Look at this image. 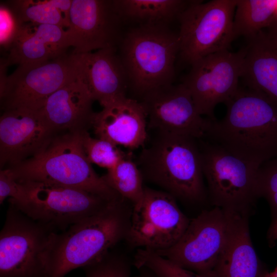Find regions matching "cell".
Segmentation results:
<instances>
[{
	"label": "cell",
	"mask_w": 277,
	"mask_h": 277,
	"mask_svg": "<svg viewBox=\"0 0 277 277\" xmlns=\"http://www.w3.org/2000/svg\"><path fill=\"white\" fill-rule=\"evenodd\" d=\"M225 116L209 119L204 137L235 156L259 165L277 157V103L240 87L225 103Z\"/></svg>",
	"instance_id": "6da1fadb"
},
{
	"label": "cell",
	"mask_w": 277,
	"mask_h": 277,
	"mask_svg": "<svg viewBox=\"0 0 277 277\" xmlns=\"http://www.w3.org/2000/svg\"><path fill=\"white\" fill-rule=\"evenodd\" d=\"M132 204L119 196L102 210L55 233L47 257L46 277H63L103 258L128 235Z\"/></svg>",
	"instance_id": "7a4b0ae2"
},
{
	"label": "cell",
	"mask_w": 277,
	"mask_h": 277,
	"mask_svg": "<svg viewBox=\"0 0 277 277\" xmlns=\"http://www.w3.org/2000/svg\"><path fill=\"white\" fill-rule=\"evenodd\" d=\"M144 181L153 184L176 199L190 203L208 200L198 139L157 132L136 162Z\"/></svg>",
	"instance_id": "3957f363"
},
{
	"label": "cell",
	"mask_w": 277,
	"mask_h": 277,
	"mask_svg": "<svg viewBox=\"0 0 277 277\" xmlns=\"http://www.w3.org/2000/svg\"><path fill=\"white\" fill-rule=\"evenodd\" d=\"M82 131L57 133L40 152L9 168L15 180L74 187L110 200L120 196L93 169L83 148Z\"/></svg>",
	"instance_id": "277c9868"
},
{
	"label": "cell",
	"mask_w": 277,
	"mask_h": 277,
	"mask_svg": "<svg viewBox=\"0 0 277 277\" xmlns=\"http://www.w3.org/2000/svg\"><path fill=\"white\" fill-rule=\"evenodd\" d=\"M118 47L129 88L140 99L173 84L180 42L168 26L137 25L123 35Z\"/></svg>",
	"instance_id": "5b68a950"
},
{
	"label": "cell",
	"mask_w": 277,
	"mask_h": 277,
	"mask_svg": "<svg viewBox=\"0 0 277 277\" xmlns=\"http://www.w3.org/2000/svg\"><path fill=\"white\" fill-rule=\"evenodd\" d=\"M208 200L213 206L250 215L256 200L260 165L235 156L205 138L198 139Z\"/></svg>",
	"instance_id": "8992f818"
},
{
	"label": "cell",
	"mask_w": 277,
	"mask_h": 277,
	"mask_svg": "<svg viewBox=\"0 0 277 277\" xmlns=\"http://www.w3.org/2000/svg\"><path fill=\"white\" fill-rule=\"evenodd\" d=\"M18 182L22 187V197L18 201L9 203L56 233L98 213L114 200L69 186L33 181Z\"/></svg>",
	"instance_id": "52a82bcc"
},
{
	"label": "cell",
	"mask_w": 277,
	"mask_h": 277,
	"mask_svg": "<svg viewBox=\"0 0 277 277\" xmlns=\"http://www.w3.org/2000/svg\"><path fill=\"white\" fill-rule=\"evenodd\" d=\"M8 67L1 62L0 97L4 111L40 110L51 95L80 77L76 55L72 52L42 63L17 66L9 75Z\"/></svg>",
	"instance_id": "ba28073f"
},
{
	"label": "cell",
	"mask_w": 277,
	"mask_h": 277,
	"mask_svg": "<svg viewBox=\"0 0 277 277\" xmlns=\"http://www.w3.org/2000/svg\"><path fill=\"white\" fill-rule=\"evenodd\" d=\"M236 0L191 1L181 13L178 57L191 65L208 55L228 50L235 39L233 19Z\"/></svg>",
	"instance_id": "9c48e42d"
},
{
	"label": "cell",
	"mask_w": 277,
	"mask_h": 277,
	"mask_svg": "<svg viewBox=\"0 0 277 277\" xmlns=\"http://www.w3.org/2000/svg\"><path fill=\"white\" fill-rule=\"evenodd\" d=\"M55 233L9 203L0 232V277H46Z\"/></svg>",
	"instance_id": "30bf717a"
},
{
	"label": "cell",
	"mask_w": 277,
	"mask_h": 277,
	"mask_svg": "<svg viewBox=\"0 0 277 277\" xmlns=\"http://www.w3.org/2000/svg\"><path fill=\"white\" fill-rule=\"evenodd\" d=\"M236 213L219 207L204 210L190 220L174 245L155 252L184 268L211 277Z\"/></svg>",
	"instance_id": "8fae6325"
},
{
	"label": "cell",
	"mask_w": 277,
	"mask_h": 277,
	"mask_svg": "<svg viewBox=\"0 0 277 277\" xmlns=\"http://www.w3.org/2000/svg\"><path fill=\"white\" fill-rule=\"evenodd\" d=\"M190 221L179 208L174 197L164 191L145 186L142 203L133 207L125 242L132 249L164 250L179 240Z\"/></svg>",
	"instance_id": "7c38bea8"
},
{
	"label": "cell",
	"mask_w": 277,
	"mask_h": 277,
	"mask_svg": "<svg viewBox=\"0 0 277 277\" xmlns=\"http://www.w3.org/2000/svg\"><path fill=\"white\" fill-rule=\"evenodd\" d=\"M244 52L221 51L197 61L191 65L182 83L189 91L202 116L214 120L217 105L225 103L238 90L243 71Z\"/></svg>",
	"instance_id": "4fadbf2b"
},
{
	"label": "cell",
	"mask_w": 277,
	"mask_h": 277,
	"mask_svg": "<svg viewBox=\"0 0 277 277\" xmlns=\"http://www.w3.org/2000/svg\"><path fill=\"white\" fill-rule=\"evenodd\" d=\"M140 101L145 110L149 128L157 132L196 139L205 137L209 119L200 114L189 91L182 83L153 90Z\"/></svg>",
	"instance_id": "5bb4252c"
},
{
	"label": "cell",
	"mask_w": 277,
	"mask_h": 277,
	"mask_svg": "<svg viewBox=\"0 0 277 277\" xmlns=\"http://www.w3.org/2000/svg\"><path fill=\"white\" fill-rule=\"evenodd\" d=\"M123 23L113 0H72L67 29L72 52L116 48L123 36Z\"/></svg>",
	"instance_id": "9a60e30c"
},
{
	"label": "cell",
	"mask_w": 277,
	"mask_h": 277,
	"mask_svg": "<svg viewBox=\"0 0 277 277\" xmlns=\"http://www.w3.org/2000/svg\"><path fill=\"white\" fill-rule=\"evenodd\" d=\"M57 133L39 110L4 111L0 118V166L14 167L45 149Z\"/></svg>",
	"instance_id": "2e32d148"
},
{
	"label": "cell",
	"mask_w": 277,
	"mask_h": 277,
	"mask_svg": "<svg viewBox=\"0 0 277 277\" xmlns=\"http://www.w3.org/2000/svg\"><path fill=\"white\" fill-rule=\"evenodd\" d=\"M147 115L141 102L127 96L103 107L92 121L96 137L132 150L148 138Z\"/></svg>",
	"instance_id": "e0dca14e"
},
{
	"label": "cell",
	"mask_w": 277,
	"mask_h": 277,
	"mask_svg": "<svg viewBox=\"0 0 277 277\" xmlns=\"http://www.w3.org/2000/svg\"><path fill=\"white\" fill-rule=\"evenodd\" d=\"M75 54L81 77L94 101L104 107L127 96L128 77L116 48Z\"/></svg>",
	"instance_id": "ac0fdd59"
},
{
	"label": "cell",
	"mask_w": 277,
	"mask_h": 277,
	"mask_svg": "<svg viewBox=\"0 0 277 277\" xmlns=\"http://www.w3.org/2000/svg\"><path fill=\"white\" fill-rule=\"evenodd\" d=\"M94 101L80 77L51 95L39 111L56 132L82 131L91 126Z\"/></svg>",
	"instance_id": "d6986e66"
},
{
	"label": "cell",
	"mask_w": 277,
	"mask_h": 277,
	"mask_svg": "<svg viewBox=\"0 0 277 277\" xmlns=\"http://www.w3.org/2000/svg\"><path fill=\"white\" fill-rule=\"evenodd\" d=\"M69 47L67 29L56 25L27 23L4 59L8 66L36 65L65 55Z\"/></svg>",
	"instance_id": "ffe728a7"
},
{
	"label": "cell",
	"mask_w": 277,
	"mask_h": 277,
	"mask_svg": "<svg viewBox=\"0 0 277 277\" xmlns=\"http://www.w3.org/2000/svg\"><path fill=\"white\" fill-rule=\"evenodd\" d=\"M249 215L236 213L211 277H266L250 238Z\"/></svg>",
	"instance_id": "44dd1931"
},
{
	"label": "cell",
	"mask_w": 277,
	"mask_h": 277,
	"mask_svg": "<svg viewBox=\"0 0 277 277\" xmlns=\"http://www.w3.org/2000/svg\"><path fill=\"white\" fill-rule=\"evenodd\" d=\"M248 42L241 78L246 87L277 103V36L262 30Z\"/></svg>",
	"instance_id": "7402d4cb"
},
{
	"label": "cell",
	"mask_w": 277,
	"mask_h": 277,
	"mask_svg": "<svg viewBox=\"0 0 277 277\" xmlns=\"http://www.w3.org/2000/svg\"><path fill=\"white\" fill-rule=\"evenodd\" d=\"M191 1L113 0L115 9L122 21L138 25H168L177 19Z\"/></svg>",
	"instance_id": "603a6c76"
},
{
	"label": "cell",
	"mask_w": 277,
	"mask_h": 277,
	"mask_svg": "<svg viewBox=\"0 0 277 277\" xmlns=\"http://www.w3.org/2000/svg\"><path fill=\"white\" fill-rule=\"evenodd\" d=\"M277 14V0H236L233 19L235 38L247 40L268 29Z\"/></svg>",
	"instance_id": "cb8c5ba5"
},
{
	"label": "cell",
	"mask_w": 277,
	"mask_h": 277,
	"mask_svg": "<svg viewBox=\"0 0 277 277\" xmlns=\"http://www.w3.org/2000/svg\"><path fill=\"white\" fill-rule=\"evenodd\" d=\"M72 0H13L8 5L24 24L53 25L67 29Z\"/></svg>",
	"instance_id": "d4e9b609"
},
{
	"label": "cell",
	"mask_w": 277,
	"mask_h": 277,
	"mask_svg": "<svg viewBox=\"0 0 277 277\" xmlns=\"http://www.w3.org/2000/svg\"><path fill=\"white\" fill-rule=\"evenodd\" d=\"M102 176L111 188L133 207L141 204L144 194V179L130 152H126L113 168Z\"/></svg>",
	"instance_id": "484cf974"
},
{
	"label": "cell",
	"mask_w": 277,
	"mask_h": 277,
	"mask_svg": "<svg viewBox=\"0 0 277 277\" xmlns=\"http://www.w3.org/2000/svg\"><path fill=\"white\" fill-rule=\"evenodd\" d=\"M117 246L99 260L83 267L86 277H132L133 259L118 250Z\"/></svg>",
	"instance_id": "4316f807"
},
{
	"label": "cell",
	"mask_w": 277,
	"mask_h": 277,
	"mask_svg": "<svg viewBox=\"0 0 277 277\" xmlns=\"http://www.w3.org/2000/svg\"><path fill=\"white\" fill-rule=\"evenodd\" d=\"M133 262L137 269L146 267L158 277H205L184 268L149 249H136Z\"/></svg>",
	"instance_id": "83f0119b"
},
{
	"label": "cell",
	"mask_w": 277,
	"mask_h": 277,
	"mask_svg": "<svg viewBox=\"0 0 277 277\" xmlns=\"http://www.w3.org/2000/svg\"><path fill=\"white\" fill-rule=\"evenodd\" d=\"M82 137L83 148L89 162L107 170L113 168L126 153L107 140L92 137L86 130L82 132Z\"/></svg>",
	"instance_id": "f1b7e54d"
},
{
	"label": "cell",
	"mask_w": 277,
	"mask_h": 277,
	"mask_svg": "<svg viewBox=\"0 0 277 277\" xmlns=\"http://www.w3.org/2000/svg\"><path fill=\"white\" fill-rule=\"evenodd\" d=\"M25 24L19 18L7 2L0 5V45L1 50L8 52Z\"/></svg>",
	"instance_id": "f546056e"
},
{
	"label": "cell",
	"mask_w": 277,
	"mask_h": 277,
	"mask_svg": "<svg viewBox=\"0 0 277 277\" xmlns=\"http://www.w3.org/2000/svg\"><path fill=\"white\" fill-rule=\"evenodd\" d=\"M22 193L20 183L14 178L9 168H5L0 171V204L2 205L6 198L9 201L15 202L19 200Z\"/></svg>",
	"instance_id": "4dcf8cb0"
},
{
	"label": "cell",
	"mask_w": 277,
	"mask_h": 277,
	"mask_svg": "<svg viewBox=\"0 0 277 277\" xmlns=\"http://www.w3.org/2000/svg\"><path fill=\"white\" fill-rule=\"evenodd\" d=\"M268 234L271 241L277 240V219L272 221Z\"/></svg>",
	"instance_id": "1f68e13d"
},
{
	"label": "cell",
	"mask_w": 277,
	"mask_h": 277,
	"mask_svg": "<svg viewBox=\"0 0 277 277\" xmlns=\"http://www.w3.org/2000/svg\"><path fill=\"white\" fill-rule=\"evenodd\" d=\"M137 269L139 270V273L134 277H158L152 271L146 267H141Z\"/></svg>",
	"instance_id": "d6a6232c"
},
{
	"label": "cell",
	"mask_w": 277,
	"mask_h": 277,
	"mask_svg": "<svg viewBox=\"0 0 277 277\" xmlns=\"http://www.w3.org/2000/svg\"><path fill=\"white\" fill-rule=\"evenodd\" d=\"M267 29L268 31L271 32V33L277 36V14L273 23H272L271 26Z\"/></svg>",
	"instance_id": "836d02e7"
},
{
	"label": "cell",
	"mask_w": 277,
	"mask_h": 277,
	"mask_svg": "<svg viewBox=\"0 0 277 277\" xmlns=\"http://www.w3.org/2000/svg\"><path fill=\"white\" fill-rule=\"evenodd\" d=\"M266 277H277V268H275L274 271L268 272Z\"/></svg>",
	"instance_id": "e575fe53"
},
{
	"label": "cell",
	"mask_w": 277,
	"mask_h": 277,
	"mask_svg": "<svg viewBox=\"0 0 277 277\" xmlns=\"http://www.w3.org/2000/svg\"><path fill=\"white\" fill-rule=\"evenodd\" d=\"M276 268H277V267H276Z\"/></svg>",
	"instance_id": "d590c367"
}]
</instances>
